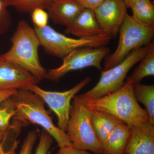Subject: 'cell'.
<instances>
[{
	"mask_svg": "<svg viewBox=\"0 0 154 154\" xmlns=\"http://www.w3.org/2000/svg\"><path fill=\"white\" fill-rule=\"evenodd\" d=\"M81 98L91 110L109 113L129 128L149 121L146 111L139 105L135 97L133 84L131 82H125L118 91L99 98Z\"/></svg>",
	"mask_w": 154,
	"mask_h": 154,
	"instance_id": "cell-1",
	"label": "cell"
},
{
	"mask_svg": "<svg viewBox=\"0 0 154 154\" xmlns=\"http://www.w3.org/2000/svg\"><path fill=\"white\" fill-rule=\"evenodd\" d=\"M11 41V48L1 57L29 72L38 82L46 79L47 72L39 60L40 43L34 28L20 20Z\"/></svg>",
	"mask_w": 154,
	"mask_h": 154,
	"instance_id": "cell-2",
	"label": "cell"
},
{
	"mask_svg": "<svg viewBox=\"0 0 154 154\" xmlns=\"http://www.w3.org/2000/svg\"><path fill=\"white\" fill-rule=\"evenodd\" d=\"M16 108L13 119L23 124L31 123L39 125L54 139L60 148L72 146L65 131L54 124L45 102L37 94L26 89H20L11 97Z\"/></svg>",
	"mask_w": 154,
	"mask_h": 154,
	"instance_id": "cell-3",
	"label": "cell"
},
{
	"mask_svg": "<svg viewBox=\"0 0 154 154\" xmlns=\"http://www.w3.org/2000/svg\"><path fill=\"white\" fill-rule=\"evenodd\" d=\"M66 133L73 146L94 154H102V143L91 121V110L79 96L72 99Z\"/></svg>",
	"mask_w": 154,
	"mask_h": 154,
	"instance_id": "cell-4",
	"label": "cell"
},
{
	"mask_svg": "<svg viewBox=\"0 0 154 154\" xmlns=\"http://www.w3.org/2000/svg\"><path fill=\"white\" fill-rule=\"evenodd\" d=\"M119 34L118 45L114 52L106 60L104 70L120 63L134 50L147 45L152 41L154 26L144 25L128 14Z\"/></svg>",
	"mask_w": 154,
	"mask_h": 154,
	"instance_id": "cell-5",
	"label": "cell"
},
{
	"mask_svg": "<svg viewBox=\"0 0 154 154\" xmlns=\"http://www.w3.org/2000/svg\"><path fill=\"white\" fill-rule=\"evenodd\" d=\"M34 28L40 46L43 47L45 52L61 58L80 48L105 46L112 38L107 33L89 38H73L59 33L49 25L42 28L34 27Z\"/></svg>",
	"mask_w": 154,
	"mask_h": 154,
	"instance_id": "cell-6",
	"label": "cell"
},
{
	"mask_svg": "<svg viewBox=\"0 0 154 154\" xmlns=\"http://www.w3.org/2000/svg\"><path fill=\"white\" fill-rule=\"evenodd\" d=\"M147 48L148 45L134 50L116 65L102 71L96 85L79 96L84 99H94L118 91L124 85L128 73L145 55Z\"/></svg>",
	"mask_w": 154,
	"mask_h": 154,
	"instance_id": "cell-7",
	"label": "cell"
},
{
	"mask_svg": "<svg viewBox=\"0 0 154 154\" xmlns=\"http://www.w3.org/2000/svg\"><path fill=\"white\" fill-rule=\"evenodd\" d=\"M110 52L109 48L105 46L77 48L63 58L60 66L49 70L46 79L57 82L69 72L88 67H94L101 70V63Z\"/></svg>",
	"mask_w": 154,
	"mask_h": 154,
	"instance_id": "cell-8",
	"label": "cell"
},
{
	"mask_svg": "<svg viewBox=\"0 0 154 154\" xmlns=\"http://www.w3.org/2000/svg\"><path fill=\"white\" fill-rule=\"evenodd\" d=\"M91 80L90 77H86L71 89L63 92L45 91L35 84L30 85L25 89L32 91L41 98L56 115L58 127L66 132L72 100L77 93L89 84Z\"/></svg>",
	"mask_w": 154,
	"mask_h": 154,
	"instance_id": "cell-9",
	"label": "cell"
},
{
	"mask_svg": "<svg viewBox=\"0 0 154 154\" xmlns=\"http://www.w3.org/2000/svg\"><path fill=\"white\" fill-rule=\"evenodd\" d=\"M128 8L123 0H104L94 12L101 28L112 38L119 34Z\"/></svg>",
	"mask_w": 154,
	"mask_h": 154,
	"instance_id": "cell-10",
	"label": "cell"
},
{
	"mask_svg": "<svg viewBox=\"0 0 154 154\" xmlns=\"http://www.w3.org/2000/svg\"><path fill=\"white\" fill-rule=\"evenodd\" d=\"M145 122L130 128L124 154H154V125Z\"/></svg>",
	"mask_w": 154,
	"mask_h": 154,
	"instance_id": "cell-11",
	"label": "cell"
},
{
	"mask_svg": "<svg viewBox=\"0 0 154 154\" xmlns=\"http://www.w3.org/2000/svg\"><path fill=\"white\" fill-rule=\"evenodd\" d=\"M39 82L29 72L0 56V91L25 89Z\"/></svg>",
	"mask_w": 154,
	"mask_h": 154,
	"instance_id": "cell-12",
	"label": "cell"
},
{
	"mask_svg": "<svg viewBox=\"0 0 154 154\" xmlns=\"http://www.w3.org/2000/svg\"><path fill=\"white\" fill-rule=\"evenodd\" d=\"M66 27L65 33L77 38H91L106 33L97 22L94 11L90 9H84L73 22Z\"/></svg>",
	"mask_w": 154,
	"mask_h": 154,
	"instance_id": "cell-13",
	"label": "cell"
},
{
	"mask_svg": "<svg viewBox=\"0 0 154 154\" xmlns=\"http://www.w3.org/2000/svg\"><path fill=\"white\" fill-rule=\"evenodd\" d=\"M84 9L75 0H53L47 10L49 18L54 23L66 27Z\"/></svg>",
	"mask_w": 154,
	"mask_h": 154,
	"instance_id": "cell-14",
	"label": "cell"
},
{
	"mask_svg": "<svg viewBox=\"0 0 154 154\" xmlns=\"http://www.w3.org/2000/svg\"><path fill=\"white\" fill-rule=\"evenodd\" d=\"M130 131V128L125 123L118 125L102 144V154H124Z\"/></svg>",
	"mask_w": 154,
	"mask_h": 154,
	"instance_id": "cell-15",
	"label": "cell"
},
{
	"mask_svg": "<svg viewBox=\"0 0 154 154\" xmlns=\"http://www.w3.org/2000/svg\"><path fill=\"white\" fill-rule=\"evenodd\" d=\"M91 121L97 137L102 144L118 125L123 122L109 113L91 110Z\"/></svg>",
	"mask_w": 154,
	"mask_h": 154,
	"instance_id": "cell-16",
	"label": "cell"
},
{
	"mask_svg": "<svg viewBox=\"0 0 154 154\" xmlns=\"http://www.w3.org/2000/svg\"><path fill=\"white\" fill-rule=\"evenodd\" d=\"M138 66L126 82L133 84L140 83L144 78L154 75V42L152 41L148 44L147 51L145 55L140 61Z\"/></svg>",
	"mask_w": 154,
	"mask_h": 154,
	"instance_id": "cell-17",
	"label": "cell"
},
{
	"mask_svg": "<svg viewBox=\"0 0 154 154\" xmlns=\"http://www.w3.org/2000/svg\"><path fill=\"white\" fill-rule=\"evenodd\" d=\"M133 89L136 99L143 104L150 122L154 124V86L136 83L134 84Z\"/></svg>",
	"mask_w": 154,
	"mask_h": 154,
	"instance_id": "cell-18",
	"label": "cell"
},
{
	"mask_svg": "<svg viewBox=\"0 0 154 154\" xmlns=\"http://www.w3.org/2000/svg\"><path fill=\"white\" fill-rule=\"evenodd\" d=\"M130 8L136 20L144 25L154 26V4L152 0H138Z\"/></svg>",
	"mask_w": 154,
	"mask_h": 154,
	"instance_id": "cell-19",
	"label": "cell"
},
{
	"mask_svg": "<svg viewBox=\"0 0 154 154\" xmlns=\"http://www.w3.org/2000/svg\"><path fill=\"white\" fill-rule=\"evenodd\" d=\"M8 7H14L17 11L31 14L36 8L47 10L53 0H6Z\"/></svg>",
	"mask_w": 154,
	"mask_h": 154,
	"instance_id": "cell-20",
	"label": "cell"
},
{
	"mask_svg": "<svg viewBox=\"0 0 154 154\" xmlns=\"http://www.w3.org/2000/svg\"><path fill=\"white\" fill-rule=\"evenodd\" d=\"M16 113V108L11 97L0 104V131H7L10 125V121Z\"/></svg>",
	"mask_w": 154,
	"mask_h": 154,
	"instance_id": "cell-21",
	"label": "cell"
},
{
	"mask_svg": "<svg viewBox=\"0 0 154 154\" xmlns=\"http://www.w3.org/2000/svg\"><path fill=\"white\" fill-rule=\"evenodd\" d=\"M8 7L6 0H0V35L5 34L8 31L12 22Z\"/></svg>",
	"mask_w": 154,
	"mask_h": 154,
	"instance_id": "cell-22",
	"label": "cell"
},
{
	"mask_svg": "<svg viewBox=\"0 0 154 154\" xmlns=\"http://www.w3.org/2000/svg\"><path fill=\"white\" fill-rule=\"evenodd\" d=\"M53 137L44 130L42 131L39 143L34 154H48L51 147Z\"/></svg>",
	"mask_w": 154,
	"mask_h": 154,
	"instance_id": "cell-23",
	"label": "cell"
},
{
	"mask_svg": "<svg viewBox=\"0 0 154 154\" xmlns=\"http://www.w3.org/2000/svg\"><path fill=\"white\" fill-rule=\"evenodd\" d=\"M31 18L34 27L42 28L48 25L49 16L45 10L36 8L31 13Z\"/></svg>",
	"mask_w": 154,
	"mask_h": 154,
	"instance_id": "cell-24",
	"label": "cell"
},
{
	"mask_svg": "<svg viewBox=\"0 0 154 154\" xmlns=\"http://www.w3.org/2000/svg\"><path fill=\"white\" fill-rule=\"evenodd\" d=\"M37 138V133L35 130L30 131L23 141L19 154H31Z\"/></svg>",
	"mask_w": 154,
	"mask_h": 154,
	"instance_id": "cell-25",
	"label": "cell"
},
{
	"mask_svg": "<svg viewBox=\"0 0 154 154\" xmlns=\"http://www.w3.org/2000/svg\"><path fill=\"white\" fill-rule=\"evenodd\" d=\"M85 9L94 11L101 5L104 0H75Z\"/></svg>",
	"mask_w": 154,
	"mask_h": 154,
	"instance_id": "cell-26",
	"label": "cell"
},
{
	"mask_svg": "<svg viewBox=\"0 0 154 154\" xmlns=\"http://www.w3.org/2000/svg\"><path fill=\"white\" fill-rule=\"evenodd\" d=\"M57 154H92L91 152L75 148L72 146L60 148Z\"/></svg>",
	"mask_w": 154,
	"mask_h": 154,
	"instance_id": "cell-27",
	"label": "cell"
},
{
	"mask_svg": "<svg viewBox=\"0 0 154 154\" xmlns=\"http://www.w3.org/2000/svg\"><path fill=\"white\" fill-rule=\"evenodd\" d=\"M19 142L17 141L10 149H6L4 146L3 141L0 144V154H17V149Z\"/></svg>",
	"mask_w": 154,
	"mask_h": 154,
	"instance_id": "cell-28",
	"label": "cell"
},
{
	"mask_svg": "<svg viewBox=\"0 0 154 154\" xmlns=\"http://www.w3.org/2000/svg\"><path fill=\"white\" fill-rule=\"evenodd\" d=\"M18 91L16 89L1 90L0 91V104L5 100L12 97Z\"/></svg>",
	"mask_w": 154,
	"mask_h": 154,
	"instance_id": "cell-29",
	"label": "cell"
},
{
	"mask_svg": "<svg viewBox=\"0 0 154 154\" xmlns=\"http://www.w3.org/2000/svg\"><path fill=\"white\" fill-rule=\"evenodd\" d=\"M123 1H124L125 3L126 4L128 8H130L133 4L138 0H123Z\"/></svg>",
	"mask_w": 154,
	"mask_h": 154,
	"instance_id": "cell-30",
	"label": "cell"
},
{
	"mask_svg": "<svg viewBox=\"0 0 154 154\" xmlns=\"http://www.w3.org/2000/svg\"><path fill=\"white\" fill-rule=\"evenodd\" d=\"M6 132H3V131H0V144L2 143L5 137V135Z\"/></svg>",
	"mask_w": 154,
	"mask_h": 154,
	"instance_id": "cell-31",
	"label": "cell"
}]
</instances>
